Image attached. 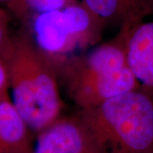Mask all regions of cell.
I'll list each match as a JSON object with an SVG mask.
<instances>
[{
  "label": "cell",
  "mask_w": 153,
  "mask_h": 153,
  "mask_svg": "<svg viewBox=\"0 0 153 153\" xmlns=\"http://www.w3.org/2000/svg\"><path fill=\"white\" fill-rule=\"evenodd\" d=\"M4 60L11 100L30 130L38 134L61 117L63 102L55 64L38 48L25 25L12 36Z\"/></svg>",
  "instance_id": "6da1fadb"
},
{
  "label": "cell",
  "mask_w": 153,
  "mask_h": 153,
  "mask_svg": "<svg viewBox=\"0 0 153 153\" xmlns=\"http://www.w3.org/2000/svg\"><path fill=\"white\" fill-rule=\"evenodd\" d=\"M92 153H153V92L145 88L73 115Z\"/></svg>",
  "instance_id": "7a4b0ae2"
},
{
  "label": "cell",
  "mask_w": 153,
  "mask_h": 153,
  "mask_svg": "<svg viewBox=\"0 0 153 153\" xmlns=\"http://www.w3.org/2000/svg\"><path fill=\"white\" fill-rule=\"evenodd\" d=\"M131 27L123 26L114 38L89 53L55 64L66 93L79 110L141 87L127 60L126 43Z\"/></svg>",
  "instance_id": "3957f363"
},
{
  "label": "cell",
  "mask_w": 153,
  "mask_h": 153,
  "mask_svg": "<svg viewBox=\"0 0 153 153\" xmlns=\"http://www.w3.org/2000/svg\"><path fill=\"white\" fill-rule=\"evenodd\" d=\"M38 48L56 64L77 48L85 47L67 8L32 16L24 22Z\"/></svg>",
  "instance_id": "277c9868"
},
{
  "label": "cell",
  "mask_w": 153,
  "mask_h": 153,
  "mask_svg": "<svg viewBox=\"0 0 153 153\" xmlns=\"http://www.w3.org/2000/svg\"><path fill=\"white\" fill-rule=\"evenodd\" d=\"M37 134L33 153H92L73 116L60 117Z\"/></svg>",
  "instance_id": "5b68a950"
},
{
  "label": "cell",
  "mask_w": 153,
  "mask_h": 153,
  "mask_svg": "<svg viewBox=\"0 0 153 153\" xmlns=\"http://www.w3.org/2000/svg\"><path fill=\"white\" fill-rule=\"evenodd\" d=\"M126 54L128 66L141 87L153 92V21H144L129 29Z\"/></svg>",
  "instance_id": "8992f818"
},
{
  "label": "cell",
  "mask_w": 153,
  "mask_h": 153,
  "mask_svg": "<svg viewBox=\"0 0 153 153\" xmlns=\"http://www.w3.org/2000/svg\"><path fill=\"white\" fill-rule=\"evenodd\" d=\"M89 10L105 25L135 26L153 14L150 0H82Z\"/></svg>",
  "instance_id": "52a82bcc"
},
{
  "label": "cell",
  "mask_w": 153,
  "mask_h": 153,
  "mask_svg": "<svg viewBox=\"0 0 153 153\" xmlns=\"http://www.w3.org/2000/svg\"><path fill=\"white\" fill-rule=\"evenodd\" d=\"M31 133L10 97L0 98V153H33Z\"/></svg>",
  "instance_id": "ba28073f"
},
{
  "label": "cell",
  "mask_w": 153,
  "mask_h": 153,
  "mask_svg": "<svg viewBox=\"0 0 153 153\" xmlns=\"http://www.w3.org/2000/svg\"><path fill=\"white\" fill-rule=\"evenodd\" d=\"M76 2L77 0H15L8 7L24 23L35 15L61 10Z\"/></svg>",
  "instance_id": "9c48e42d"
},
{
  "label": "cell",
  "mask_w": 153,
  "mask_h": 153,
  "mask_svg": "<svg viewBox=\"0 0 153 153\" xmlns=\"http://www.w3.org/2000/svg\"><path fill=\"white\" fill-rule=\"evenodd\" d=\"M11 17L8 11L0 7V58L4 60L10 48L12 36L10 33Z\"/></svg>",
  "instance_id": "30bf717a"
},
{
  "label": "cell",
  "mask_w": 153,
  "mask_h": 153,
  "mask_svg": "<svg viewBox=\"0 0 153 153\" xmlns=\"http://www.w3.org/2000/svg\"><path fill=\"white\" fill-rule=\"evenodd\" d=\"M9 76L4 60L0 58V98L9 95Z\"/></svg>",
  "instance_id": "8fae6325"
},
{
  "label": "cell",
  "mask_w": 153,
  "mask_h": 153,
  "mask_svg": "<svg viewBox=\"0 0 153 153\" xmlns=\"http://www.w3.org/2000/svg\"><path fill=\"white\" fill-rule=\"evenodd\" d=\"M13 1H15V0H0V3H5L6 4L8 5L9 4L12 3Z\"/></svg>",
  "instance_id": "7c38bea8"
},
{
  "label": "cell",
  "mask_w": 153,
  "mask_h": 153,
  "mask_svg": "<svg viewBox=\"0 0 153 153\" xmlns=\"http://www.w3.org/2000/svg\"><path fill=\"white\" fill-rule=\"evenodd\" d=\"M150 1H151V2L152 3V4H153V0H150Z\"/></svg>",
  "instance_id": "4fadbf2b"
}]
</instances>
